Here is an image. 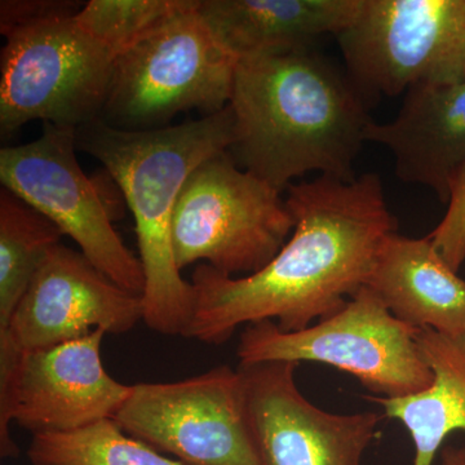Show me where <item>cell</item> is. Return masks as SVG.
Instances as JSON below:
<instances>
[{
  "mask_svg": "<svg viewBox=\"0 0 465 465\" xmlns=\"http://www.w3.org/2000/svg\"><path fill=\"white\" fill-rule=\"evenodd\" d=\"M293 231L262 271L243 277L201 264L186 339L220 345L241 326L272 321L284 332L331 316L365 286L382 240L397 232L378 173L318 176L287 186Z\"/></svg>",
  "mask_w": 465,
  "mask_h": 465,
  "instance_id": "1",
  "label": "cell"
},
{
  "mask_svg": "<svg viewBox=\"0 0 465 465\" xmlns=\"http://www.w3.org/2000/svg\"><path fill=\"white\" fill-rule=\"evenodd\" d=\"M229 155L283 193L309 173L353 182L372 119L345 70L314 48L238 60Z\"/></svg>",
  "mask_w": 465,
  "mask_h": 465,
  "instance_id": "2",
  "label": "cell"
},
{
  "mask_svg": "<svg viewBox=\"0 0 465 465\" xmlns=\"http://www.w3.org/2000/svg\"><path fill=\"white\" fill-rule=\"evenodd\" d=\"M232 125L228 105L173 127L122 130L96 118L76 128V148L104 164L133 211L145 275L143 321L163 335L183 338L194 312V289L174 260V206L195 168L231 148Z\"/></svg>",
  "mask_w": 465,
  "mask_h": 465,
  "instance_id": "3",
  "label": "cell"
},
{
  "mask_svg": "<svg viewBox=\"0 0 465 465\" xmlns=\"http://www.w3.org/2000/svg\"><path fill=\"white\" fill-rule=\"evenodd\" d=\"M200 0L150 30L113 63L104 112L122 130H153L179 113L231 103L238 58L198 11Z\"/></svg>",
  "mask_w": 465,
  "mask_h": 465,
  "instance_id": "4",
  "label": "cell"
},
{
  "mask_svg": "<svg viewBox=\"0 0 465 465\" xmlns=\"http://www.w3.org/2000/svg\"><path fill=\"white\" fill-rule=\"evenodd\" d=\"M419 330L401 322L363 286L338 312L308 329L284 332L272 321L241 333L240 365L317 362L354 376L371 396L400 399L433 381L419 349Z\"/></svg>",
  "mask_w": 465,
  "mask_h": 465,
  "instance_id": "5",
  "label": "cell"
},
{
  "mask_svg": "<svg viewBox=\"0 0 465 465\" xmlns=\"http://www.w3.org/2000/svg\"><path fill=\"white\" fill-rule=\"evenodd\" d=\"M293 225L282 193L222 153L195 168L180 192L174 260L180 271L203 262L231 277L253 274L280 252Z\"/></svg>",
  "mask_w": 465,
  "mask_h": 465,
  "instance_id": "6",
  "label": "cell"
},
{
  "mask_svg": "<svg viewBox=\"0 0 465 465\" xmlns=\"http://www.w3.org/2000/svg\"><path fill=\"white\" fill-rule=\"evenodd\" d=\"M336 39L367 106L414 85L465 81V0H363Z\"/></svg>",
  "mask_w": 465,
  "mask_h": 465,
  "instance_id": "7",
  "label": "cell"
},
{
  "mask_svg": "<svg viewBox=\"0 0 465 465\" xmlns=\"http://www.w3.org/2000/svg\"><path fill=\"white\" fill-rule=\"evenodd\" d=\"M74 17L36 21L5 35L0 65L3 136L33 121L78 128L100 118L114 58Z\"/></svg>",
  "mask_w": 465,
  "mask_h": 465,
  "instance_id": "8",
  "label": "cell"
},
{
  "mask_svg": "<svg viewBox=\"0 0 465 465\" xmlns=\"http://www.w3.org/2000/svg\"><path fill=\"white\" fill-rule=\"evenodd\" d=\"M75 148L76 128L43 124L38 140L0 150L3 186L69 235L101 273L143 296L142 262L113 226L122 213L108 193L114 179L103 186L85 176Z\"/></svg>",
  "mask_w": 465,
  "mask_h": 465,
  "instance_id": "9",
  "label": "cell"
},
{
  "mask_svg": "<svg viewBox=\"0 0 465 465\" xmlns=\"http://www.w3.org/2000/svg\"><path fill=\"white\" fill-rule=\"evenodd\" d=\"M106 331L94 330L78 341L48 349L18 351L0 339V450L18 452L9 434L12 421L33 434L84 430L115 415L133 385L106 372L101 345Z\"/></svg>",
  "mask_w": 465,
  "mask_h": 465,
  "instance_id": "10",
  "label": "cell"
},
{
  "mask_svg": "<svg viewBox=\"0 0 465 465\" xmlns=\"http://www.w3.org/2000/svg\"><path fill=\"white\" fill-rule=\"evenodd\" d=\"M128 436L185 465H262L240 370L217 366L173 382H142L115 415Z\"/></svg>",
  "mask_w": 465,
  "mask_h": 465,
  "instance_id": "11",
  "label": "cell"
},
{
  "mask_svg": "<svg viewBox=\"0 0 465 465\" xmlns=\"http://www.w3.org/2000/svg\"><path fill=\"white\" fill-rule=\"evenodd\" d=\"M298 362L240 365L251 432L262 465H362L378 412L335 414L300 391Z\"/></svg>",
  "mask_w": 465,
  "mask_h": 465,
  "instance_id": "12",
  "label": "cell"
},
{
  "mask_svg": "<svg viewBox=\"0 0 465 465\" xmlns=\"http://www.w3.org/2000/svg\"><path fill=\"white\" fill-rule=\"evenodd\" d=\"M143 298L101 273L84 253L58 243L39 266L0 339L18 351L56 347L94 330L131 331Z\"/></svg>",
  "mask_w": 465,
  "mask_h": 465,
  "instance_id": "13",
  "label": "cell"
},
{
  "mask_svg": "<svg viewBox=\"0 0 465 465\" xmlns=\"http://www.w3.org/2000/svg\"><path fill=\"white\" fill-rule=\"evenodd\" d=\"M366 143L390 150L403 183L432 189L448 204L450 183L465 162V81L410 88L396 118L370 124Z\"/></svg>",
  "mask_w": 465,
  "mask_h": 465,
  "instance_id": "14",
  "label": "cell"
},
{
  "mask_svg": "<svg viewBox=\"0 0 465 465\" xmlns=\"http://www.w3.org/2000/svg\"><path fill=\"white\" fill-rule=\"evenodd\" d=\"M365 286L412 329L465 333V281L427 237L388 234L376 251Z\"/></svg>",
  "mask_w": 465,
  "mask_h": 465,
  "instance_id": "15",
  "label": "cell"
},
{
  "mask_svg": "<svg viewBox=\"0 0 465 465\" xmlns=\"http://www.w3.org/2000/svg\"><path fill=\"white\" fill-rule=\"evenodd\" d=\"M363 0H200L198 11L238 60L313 48L339 36Z\"/></svg>",
  "mask_w": 465,
  "mask_h": 465,
  "instance_id": "16",
  "label": "cell"
},
{
  "mask_svg": "<svg viewBox=\"0 0 465 465\" xmlns=\"http://www.w3.org/2000/svg\"><path fill=\"white\" fill-rule=\"evenodd\" d=\"M416 341L432 370L430 387L400 399L371 394L363 399L406 428L415 446L414 465H433L450 434L465 433V333L451 336L424 329Z\"/></svg>",
  "mask_w": 465,
  "mask_h": 465,
  "instance_id": "17",
  "label": "cell"
},
{
  "mask_svg": "<svg viewBox=\"0 0 465 465\" xmlns=\"http://www.w3.org/2000/svg\"><path fill=\"white\" fill-rule=\"evenodd\" d=\"M48 217L3 188L0 193V330H5L39 266L61 243Z\"/></svg>",
  "mask_w": 465,
  "mask_h": 465,
  "instance_id": "18",
  "label": "cell"
},
{
  "mask_svg": "<svg viewBox=\"0 0 465 465\" xmlns=\"http://www.w3.org/2000/svg\"><path fill=\"white\" fill-rule=\"evenodd\" d=\"M34 465H185L125 434L114 420L67 433L33 434Z\"/></svg>",
  "mask_w": 465,
  "mask_h": 465,
  "instance_id": "19",
  "label": "cell"
},
{
  "mask_svg": "<svg viewBox=\"0 0 465 465\" xmlns=\"http://www.w3.org/2000/svg\"><path fill=\"white\" fill-rule=\"evenodd\" d=\"M192 3L193 0H91L74 18L91 38L115 58Z\"/></svg>",
  "mask_w": 465,
  "mask_h": 465,
  "instance_id": "20",
  "label": "cell"
},
{
  "mask_svg": "<svg viewBox=\"0 0 465 465\" xmlns=\"http://www.w3.org/2000/svg\"><path fill=\"white\" fill-rule=\"evenodd\" d=\"M427 238L445 262L459 272L465 262V162L450 183L448 211Z\"/></svg>",
  "mask_w": 465,
  "mask_h": 465,
  "instance_id": "21",
  "label": "cell"
},
{
  "mask_svg": "<svg viewBox=\"0 0 465 465\" xmlns=\"http://www.w3.org/2000/svg\"><path fill=\"white\" fill-rule=\"evenodd\" d=\"M81 2L66 0H3L0 3V32L7 35L17 27L56 17H74Z\"/></svg>",
  "mask_w": 465,
  "mask_h": 465,
  "instance_id": "22",
  "label": "cell"
},
{
  "mask_svg": "<svg viewBox=\"0 0 465 465\" xmlns=\"http://www.w3.org/2000/svg\"><path fill=\"white\" fill-rule=\"evenodd\" d=\"M440 465H465V448L443 446L440 449Z\"/></svg>",
  "mask_w": 465,
  "mask_h": 465,
  "instance_id": "23",
  "label": "cell"
}]
</instances>
